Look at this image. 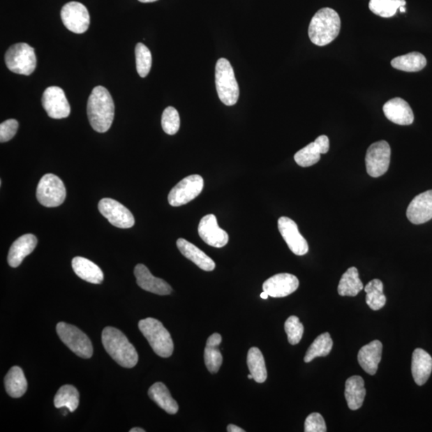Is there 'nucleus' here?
<instances>
[{
	"label": "nucleus",
	"mask_w": 432,
	"mask_h": 432,
	"mask_svg": "<svg viewBox=\"0 0 432 432\" xmlns=\"http://www.w3.org/2000/svg\"><path fill=\"white\" fill-rule=\"evenodd\" d=\"M227 431L228 432H244L245 431L241 428H239V426H237V425H234V424H229L228 426Z\"/></svg>",
	"instance_id": "42"
},
{
	"label": "nucleus",
	"mask_w": 432,
	"mask_h": 432,
	"mask_svg": "<svg viewBox=\"0 0 432 432\" xmlns=\"http://www.w3.org/2000/svg\"><path fill=\"white\" fill-rule=\"evenodd\" d=\"M400 10H401V13H405L406 12L405 8H404V7H401L400 8Z\"/></svg>",
	"instance_id": "46"
},
{
	"label": "nucleus",
	"mask_w": 432,
	"mask_h": 432,
	"mask_svg": "<svg viewBox=\"0 0 432 432\" xmlns=\"http://www.w3.org/2000/svg\"><path fill=\"white\" fill-rule=\"evenodd\" d=\"M382 344L379 341L369 343L359 350L358 361L366 373L374 375L382 358Z\"/></svg>",
	"instance_id": "22"
},
{
	"label": "nucleus",
	"mask_w": 432,
	"mask_h": 432,
	"mask_svg": "<svg viewBox=\"0 0 432 432\" xmlns=\"http://www.w3.org/2000/svg\"><path fill=\"white\" fill-rule=\"evenodd\" d=\"M5 64L10 72L30 75L36 68L35 49L25 43H16L5 54Z\"/></svg>",
	"instance_id": "6"
},
{
	"label": "nucleus",
	"mask_w": 432,
	"mask_h": 432,
	"mask_svg": "<svg viewBox=\"0 0 432 432\" xmlns=\"http://www.w3.org/2000/svg\"><path fill=\"white\" fill-rule=\"evenodd\" d=\"M391 162V147L387 141L381 140L371 144L365 157L368 174L378 178L387 172Z\"/></svg>",
	"instance_id": "9"
},
{
	"label": "nucleus",
	"mask_w": 432,
	"mask_h": 432,
	"mask_svg": "<svg viewBox=\"0 0 432 432\" xmlns=\"http://www.w3.org/2000/svg\"><path fill=\"white\" fill-rule=\"evenodd\" d=\"M37 239L32 234H26L16 239L10 248L8 256V265L12 267H17L35 250Z\"/></svg>",
	"instance_id": "21"
},
{
	"label": "nucleus",
	"mask_w": 432,
	"mask_h": 432,
	"mask_svg": "<svg viewBox=\"0 0 432 432\" xmlns=\"http://www.w3.org/2000/svg\"><path fill=\"white\" fill-rule=\"evenodd\" d=\"M141 3H153L157 1V0H139Z\"/></svg>",
	"instance_id": "45"
},
{
	"label": "nucleus",
	"mask_w": 432,
	"mask_h": 432,
	"mask_svg": "<svg viewBox=\"0 0 432 432\" xmlns=\"http://www.w3.org/2000/svg\"><path fill=\"white\" fill-rule=\"evenodd\" d=\"M247 363L250 373L255 382L262 384L267 378V373L264 355L258 348H251L248 354Z\"/></svg>",
	"instance_id": "33"
},
{
	"label": "nucleus",
	"mask_w": 432,
	"mask_h": 432,
	"mask_svg": "<svg viewBox=\"0 0 432 432\" xmlns=\"http://www.w3.org/2000/svg\"><path fill=\"white\" fill-rule=\"evenodd\" d=\"M61 19L64 26L75 34H83L90 25L89 10L78 2L66 3L61 10Z\"/></svg>",
	"instance_id": "11"
},
{
	"label": "nucleus",
	"mask_w": 432,
	"mask_h": 432,
	"mask_svg": "<svg viewBox=\"0 0 432 432\" xmlns=\"http://www.w3.org/2000/svg\"><path fill=\"white\" fill-rule=\"evenodd\" d=\"M364 288L357 267H352L342 276L338 286V293L341 297H357Z\"/></svg>",
	"instance_id": "30"
},
{
	"label": "nucleus",
	"mask_w": 432,
	"mask_h": 432,
	"mask_svg": "<svg viewBox=\"0 0 432 432\" xmlns=\"http://www.w3.org/2000/svg\"><path fill=\"white\" fill-rule=\"evenodd\" d=\"M278 228L289 249L295 255H304L308 253L309 247L307 240L300 234L297 223L292 218L285 216L278 218Z\"/></svg>",
	"instance_id": "14"
},
{
	"label": "nucleus",
	"mask_w": 432,
	"mask_h": 432,
	"mask_svg": "<svg viewBox=\"0 0 432 432\" xmlns=\"http://www.w3.org/2000/svg\"><path fill=\"white\" fill-rule=\"evenodd\" d=\"M391 64L394 68L403 72L417 73L425 68L426 59L423 54L412 52L393 59Z\"/></svg>",
	"instance_id": "31"
},
{
	"label": "nucleus",
	"mask_w": 432,
	"mask_h": 432,
	"mask_svg": "<svg viewBox=\"0 0 432 432\" xmlns=\"http://www.w3.org/2000/svg\"><path fill=\"white\" fill-rule=\"evenodd\" d=\"M134 274L136 283L147 292L158 295H167L172 292V287L166 281L152 276L149 269L144 265H136Z\"/></svg>",
	"instance_id": "19"
},
{
	"label": "nucleus",
	"mask_w": 432,
	"mask_h": 432,
	"mask_svg": "<svg viewBox=\"0 0 432 432\" xmlns=\"http://www.w3.org/2000/svg\"><path fill=\"white\" fill-rule=\"evenodd\" d=\"M66 194L62 180L53 174H45L38 184L37 200L45 207H56L61 205L66 199Z\"/></svg>",
	"instance_id": "8"
},
{
	"label": "nucleus",
	"mask_w": 432,
	"mask_h": 432,
	"mask_svg": "<svg viewBox=\"0 0 432 432\" xmlns=\"http://www.w3.org/2000/svg\"><path fill=\"white\" fill-rule=\"evenodd\" d=\"M222 343V336L214 333L207 338L204 350V362L207 370L212 374H216L220 370L223 364V355L218 349Z\"/></svg>",
	"instance_id": "27"
},
{
	"label": "nucleus",
	"mask_w": 432,
	"mask_h": 432,
	"mask_svg": "<svg viewBox=\"0 0 432 432\" xmlns=\"http://www.w3.org/2000/svg\"><path fill=\"white\" fill-rule=\"evenodd\" d=\"M177 244L180 253L200 269L211 271L216 269V262L193 244L184 239H179Z\"/></svg>",
	"instance_id": "23"
},
{
	"label": "nucleus",
	"mask_w": 432,
	"mask_h": 432,
	"mask_svg": "<svg viewBox=\"0 0 432 432\" xmlns=\"http://www.w3.org/2000/svg\"><path fill=\"white\" fill-rule=\"evenodd\" d=\"M130 432H145V430L140 429V428H135V429H131Z\"/></svg>",
	"instance_id": "43"
},
{
	"label": "nucleus",
	"mask_w": 432,
	"mask_h": 432,
	"mask_svg": "<svg viewBox=\"0 0 432 432\" xmlns=\"http://www.w3.org/2000/svg\"><path fill=\"white\" fill-rule=\"evenodd\" d=\"M136 69L140 77L144 78L149 74L152 57L151 53L144 43H139L135 47Z\"/></svg>",
	"instance_id": "37"
},
{
	"label": "nucleus",
	"mask_w": 432,
	"mask_h": 432,
	"mask_svg": "<svg viewBox=\"0 0 432 432\" xmlns=\"http://www.w3.org/2000/svg\"><path fill=\"white\" fill-rule=\"evenodd\" d=\"M408 221L413 224H423L432 218V190L415 197L407 210Z\"/></svg>",
	"instance_id": "17"
},
{
	"label": "nucleus",
	"mask_w": 432,
	"mask_h": 432,
	"mask_svg": "<svg viewBox=\"0 0 432 432\" xmlns=\"http://www.w3.org/2000/svg\"><path fill=\"white\" fill-rule=\"evenodd\" d=\"M60 340L70 351L83 359H90L93 355L92 343L89 336L78 327L60 322L57 326Z\"/></svg>",
	"instance_id": "7"
},
{
	"label": "nucleus",
	"mask_w": 432,
	"mask_h": 432,
	"mask_svg": "<svg viewBox=\"0 0 432 432\" xmlns=\"http://www.w3.org/2000/svg\"><path fill=\"white\" fill-rule=\"evenodd\" d=\"M139 328L158 357H171L174 351L172 338L161 321L153 318L142 320L139 322Z\"/></svg>",
	"instance_id": "4"
},
{
	"label": "nucleus",
	"mask_w": 432,
	"mask_h": 432,
	"mask_svg": "<svg viewBox=\"0 0 432 432\" xmlns=\"http://www.w3.org/2000/svg\"><path fill=\"white\" fill-rule=\"evenodd\" d=\"M333 347V341L329 333H322L311 343L304 357V362L310 363L316 357H325L329 355Z\"/></svg>",
	"instance_id": "35"
},
{
	"label": "nucleus",
	"mask_w": 432,
	"mask_h": 432,
	"mask_svg": "<svg viewBox=\"0 0 432 432\" xmlns=\"http://www.w3.org/2000/svg\"><path fill=\"white\" fill-rule=\"evenodd\" d=\"M340 15L329 8L318 10L311 19L308 35L311 42L320 47L329 45L340 34Z\"/></svg>",
	"instance_id": "3"
},
{
	"label": "nucleus",
	"mask_w": 432,
	"mask_h": 432,
	"mask_svg": "<svg viewBox=\"0 0 432 432\" xmlns=\"http://www.w3.org/2000/svg\"><path fill=\"white\" fill-rule=\"evenodd\" d=\"M382 111L387 119L398 125H410L414 121L412 109L401 98H394L387 101Z\"/></svg>",
	"instance_id": "20"
},
{
	"label": "nucleus",
	"mask_w": 432,
	"mask_h": 432,
	"mask_svg": "<svg viewBox=\"0 0 432 432\" xmlns=\"http://www.w3.org/2000/svg\"><path fill=\"white\" fill-rule=\"evenodd\" d=\"M161 123L164 133L171 135L177 134L180 127L179 114L177 109L167 107L163 112Z\"/></svg>",
	"instance_id": "39"
},
{
	"label": "nucleus",
	"mask_w": 432,
	"mask_h": 432,
	"mask_svg": "<svg viewBox=\"0 0 432 432\" xmlns=\"http://www.w3.org/2000/svg\"><path fill=\"white\" fill-rule=\"evenodd\" d=\"M216 85L218 98L227 106L236 105L239 89L234 70L228 59L218 60L216 66Z\"/></svg>",
	"instance_id": "5"
},
{
	"label": "nucleus",
	"mask_w": 432,
	"mask_h": 432,
	"mask_svg": "<svg viewBox=\"0 0 432 432\" xmlns=\"http://www.w3.org/2000/svg\"><path fill=\"white\" fill-rule=\"evenodd\" d=\"M4 384L8 395L13 398L23 396L27 389V382L24 371L18 366H15L9 370L5 376Z\"/></svg>",
	"instance_id": "29"
},
{
	"label": "nucleus",
	"mask_w": 432,
	"mask_h": 432,
	"mask_svg": "<svg viewBox=\"0 0 432 432\" xmlns=\"http://www.w3.org/2000/svg\"><path fill=\"white\" fill-rule=\"evenodd\" d=\"M151 400L154 401L158 407L170 415L177 414L179 411L178 403L171 396L170 392L163 382H158L153 385L149 391Z\"/></svg>",
	"instance_id": "28"
},
{
	"label": "nucleus",
	"mask_w": 432,
	"mask_h": 432,
	"mask_svg": "<svg viewBox=\"0 0 432 432\" xmlns=\"http://www.w3.org/2000/svg\"><path fill=\"white\" fill-rule=\"evenodd\" d=\"M73 269L76 275L87 282L100 284L103 281V273L100 267L84 257H75Z\"/></svg>",
	"instance_id": "25"
},
{
	"label": "nucleus",
	"mask_w": 432,
	"mask_h": 432,
	"mask_svg": "<svg viewBox=\"0 0 432 432\" xmlns=\"http://www.w3.org/2000/svg\"><path fill=\"white\" fill-rule=\"evenodd\" d=\"M80 403V393L74 386L64 385L59 388L54 399V407L66 408L70 412H74Z\"/></svg>",
	"instance_id": "32"
},
{
	"label": "nucleus",
	"mask_w": 432,
	"mask_h": 432,
	"mask_svg": "<svg viewBox=\"0 0 432 432\" xmlns=\"http://www.w3.org/2000/svg\"><path fill=\"white\" fill-rule=\"evenodd\" d=\"M269 295L267 292H264L260 294V297L264 299L269 298Z\"/></svg>",
	"instance_id": "44"
},
{
	"label": "nucleus",
	"mask_w": 432,
	"mask_h": 432,
	"mask_svg": "<svg viewBox=\"0 0 432 432\" xmlns=\"http://www.w3.org/2000/svg\"><path fill=\"white\" fill-rule=\"evenodd\" d=\"M366 295V303L371 309L378 311L384 308L387 299L384 294V284L380 280L371 281L364 288Z\"/></svg>",
	"instance_id": "34"
},
{
	"label": "nucleus",
	"mask_w": 432,
	"mask_h": 432,
	"mask_svg": "<svg viewBox=\"0 0 432 432\" xmlns=\"http://www.w3.org/2000/svg\"><path fill=\"white\" fill-rule=\"evenodd\" d=\"M42 105L49 117L56 119L69 117L70 107L64 91L59 87H47L42 96Z\"/></svg>",
	"instance_id": "12"
},
{
	"label": "nucleus",
	"mask_w": 432,
	"mask_h": 432,
	"mask_svg": "<svg viewBox=\"0 0 432 432\" xmlns=\"http://www.w3.org/2000/svg\"><path fill=\"white\" fill-rule=\"evenodd\" d=\"M329 149V139L327 135H320L313 143L299 151L294 156L295 161L300 167L313 166L320 161V155L326 154Z\"/></svg>",
	"instance_id": "18"
},
{
	"label": "nucleus",
	"mask_w": 432,
	"mask_h": 432,
	"mask_svg": "<svg viewBox=\"0 0 432 432\" xmlns=\"http://www.w3.org/2000/svg\"><path fill=\"white\" fill-rule=\"evenodd\" d=\"M87 117L93 129L105 133L114 119V105L112 97L105 87L97 86L93 89L87 102Z\"/></svg>",
	"instance_id": "1"
},
{
	"label": "nucleus",
	"mask_w": 432,
	"mask_h": 432,
	"mask_svg": "<svg viewBox=\"0 0 432 432\" xmlns=\"http://www.w3.org/2000/svg\"><path fill=\"white\" fill-rule=\"evenodd\" d=\"M98 210L114 227L126 229L134 226L133 215L117 200L109 198L101 200L98 203Z\"/></svg>",
	"instance_id": "13"
},
{
	"label": "nucleus",
	"mask_w": 432,
	"mask_h": 432,
	"mask_svg": "<svg viewBox=\"0 0 432 432\" xmlns=\"http://www.w3.org/2000/svg\"><path fill=\"white\" fill-rule=\"evenodd\" d=\"M344 394L350 409L355 411L362 407L366 396L364 380L362 377L358 375L350 377L346 381Z\"/></svg>",
	"instance_id": "26"
},
{
	"label": "nucleus",
	"mask_w": 432,
	"mask_h": 432,
	"mask_svg": "<svg viewBox=\"0 0 432 432\" xmlns=\"http://www.w3.org/2000/svg\"><path fill=\"white\" fill-rule=\"evenodd\" d=\"M305 432H326V423L322 415L319 413H311L305 420Z\"/></svg>",
	"instance_id": "40"
},
{
	"label": "nucleus",
	"mask_w": 432,
	"mask_h": 432,
	"mask_svg": "<svg viewBox=\"0 0 432 432\" xmlns=\"http://www.w3.org/2000/svg\"><path fill=\"white\" fill-rule=\"evenodd\" d=\"M204 179L199 174L184 178L168 195V202L173 207L187 204L196 198L204 189Z\"/></svg>",
	"instance_id": "10"
},
{
	"label": "nucleus",
	"mask_w": 432,
	"mask_h": 432,
	"mask_svg": "<svg viewBox=\"0 0 432 432\" xmlns=\"http://www.w3.org/2000/svg\"><path fill=\"white\" fill-rule=\"evenodd\" d=\"M432 371V358L421 348L415 349L412 355V373L415 384L422 386L429 379Z\"/></svg>",
	"instance_id": "24"
},
{
	"label": "nucleus",
	"mask_w": 432,
	"mask_h": 432,
	"mask_svg": "<svg viewBox=\"0 0 432 432\" xmlns=\"http://www.w3.org/2000/svg\"><path fill=\"white\" fill-rule=\"evenodd\" d=\"M288 340L292 345H297L302 340L304 327L297 316H290L284 325Z\"/></svg>",
	"instance_id": "38"
},
{
	"label": "nucleus",
	"mask_w": 432,
	"mask_h": 432,
	"mask_svg": "<svg viewBox=\"0 0 432 432\" xmlns=\"http://www.w3.org/2000/svg\"><path fill=\"white\" fill-rule=\"evenodd\" d=\"M200 237L211 247L221 248L228 243V234L218 227L214 215H207L200 222L198 227Z\"/></svg>",
	"instance_id": "15"
},
{
	"label": "nucleus",
	"mask_w": 432,
	"mask_h": 432,
	"mask_svg": "<svg viewBox=\"0 0 432 432\" xmlns=\"http://www.w3.org/2000/svg\"><path fill=\"white\" fill-rule=\"evenodd\" d=\"M102 343L107 352L116 362L126 368H133L139 361L136 349L121 331L107 327L102 333Z\"/></svg>",
	"instance_id": "2"
},
{
	"label": "nucleus",
	"mask_w": 432,
	"mask_h": 432,
	"mask_svg": "<svg viewBox=\"0 0 432 432\" xmlns=\"http://www.w3.org/2000/svg\"><path fill=\"white\" fill-rule=\"evenodd\" d=\"M298 278L288 273H281L269 278L264 284L262 290L273 298H283L292 294L298 289Z\"/></svg>",
	"instance_id": "16"
},
{
	"label": "nucleus",
	"mask_w": 432,
	"mask_h": 432,
	"mask_svg": "<svg viewBox=\"0 0 432 432\" xmlns=\"http://www.w3.org/2000/svg\"><path fill=\"white\" fill-rule=\"evenodd\" d=\"M406 5L405 0H370L369 8L382 18H390L397 10Z\"/></svg>",
	"instance_id": "36"
},
{
	"label": "nucleus",
	"mask_w": 432,
	"mask_h": 432,
	"mask_svg": "<svg viewBox=\"0 0 432 432\" xmlns=\"http://www.w3.org/2000/svg\"><path fill=\"white\" fill-rule=\"evenodd\" d=\"M19 123L17 120L10 119L0 125V142L5 143L12 140L17 133Z\"/></svg>",
	"instance_id": "41"
},
{
	"label": "nucleus",
	"mask_w": 432,
	"mask_h": 432,
	"mask_svg": "<svg viewBox=\"0 0 432 432\" xmlns=\"http://www.w3.org/2000/svg\"><path fill=\"white\" fill-rule=\"evenodd\" d=\"M248 379H249V380H253V375H251V373L248 375Z\"/></svg>",
	"instance_id": "47"
}]
</instances>
